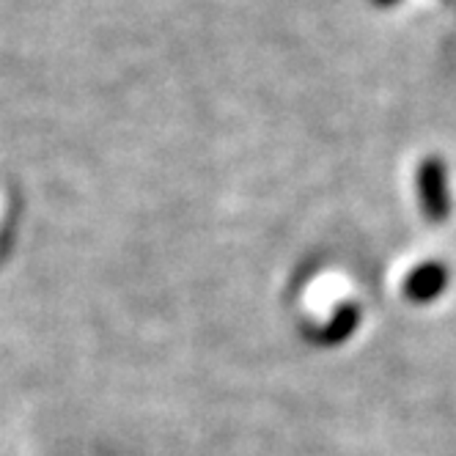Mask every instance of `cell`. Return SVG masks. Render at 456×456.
Returning <instances> with one entry per match:
<instances>
[{"label": "cell", "instance_id": "6da1fadb", "mask_svg": "<svg viewBox=\"0 0 456 456\" xmlns=\"http://www.w3.org/2000/svg\"><path fill=\"white\" fill-rule=\"evenodd\" d=\"M418 201L420 212L429 223H445L451 215L448 174L440 157H427L418 166Z\"/></svg>", "mask_w": 456, "mask_h": 456}, {"label": "cell", "instance_id": "7a4b0ae2", "mask_svg": "<svg viewBox=\"0 0 456 456\" xmlns=\"http://www.w3.org/2000/svg\"><path fill=\"white\" fill-rule=\"evenodd\" d=\"M448 286V267L443 262H427L415 267L404 281V297L415 305L435 303Z\"/></svg>", "mask_w": 456, "mask_h": 456}, {"label": "cell", "instance_id": "3957f363", "mask_svg": "<svg viewBox=\"0 0 456 456\" xmlns=\"http://www.w3.org/2000/svg\"><path fill=\"white\" fill-rule=\"evenodd\" d=\"M361 305L357 303H346L341 305L330 319L328 324H322V328L311 330V338L316 346H341L344 341H349L354 336V330L361 328Z\"/></svg>", "mask_w": 456, "mask_h": 456}, {"label": "cell", "instance_id": "277c9868", "mask_svg": "<svg viewBox=\"0 0 456 456\" xmlns=\"http://www.w3.org/2000/svg\"><path fill=\"white\" fill-rule=\"evenodd\" d=\"M374 6H379V9H385V6H394V4H399V0H371Z\"/></svg>", "mask_w": 456, "mask_h": 456}]
</instances>
